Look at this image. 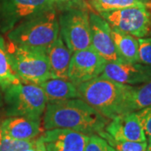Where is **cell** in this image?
<instances>
[{
  "label": "cell",
  "instance_id": "25",
  "mask_svg": "<svg viewBox=\"0 0 151 151\" xmlns=\"http://www.w3.org/2000/svg\"><path fill=\"white\" fill-rule=\"evenodd\" d=\"M147 139H151V106L136 112Z\"/></svg>",
  "mask_w": 151,
  "mask_h": 151
},
{
  "label": "cell",
  "instance_id": "4",
  "mask_svg": "<svg viewBox=\"0 0 151 151\" xmlns=\"http://www.w3.org/2000/svg\"><path fill=\"white\" fill-rule=\"evenodd\" d=\"M2 92L7 117L40 119L45 113L47 100L39 85L20 81Z\"/></svg>",
  "mask_w": 151,
  "mask_h": 151
},
{
  "label": "cell",
  "instance_id": "10",
  "mask_svg": "<svg viewBox=\"0 0 151 151\" xmlns=\"http://www.w3.org/2000/svg\"><path fill=\"white\" fill-rule=\"evenodd\" d=\"M92 48L107 62L124 61L119 57L113 42L111 29L103 17L95 13L89 14Z\"/></svg>",
  "mask_w": 151,
  "mask_h": 151
},
{
  "label": "cell",
  "instance_id": "26",
  "mask_svg": "<svg viewBox=\"0 0 151 151\" xmlns=\"http://www.w3.org/2000/svg\"><path fill=\"white\" fill-rule=\"evenodd\" d=\"M79 1L80 0H55V4H60L66 6L68 9L76 8L74 5H77L79 4Z\"/></svg>",
  "mask_w": 151,
  "mask_h": 151
},
{
  "label": "cell",
  "instance_id": "16",
  "mask_svg": "<svg viewBox=\"0 0 151 151\" xmlns=\"http://www.w3.org/2000/svg\"><path fill=\"white\" fill-rule=\"evenodd\" d=\"M39 86L43 90L47 103L73 98H81V94L77 89V86L69 80L50 78Z\"/></svg>",
  "mask_w": 151,
  "mask_h": 151
},
{
  "label": "cell",
  "instance_id": "29",
  "mask_svg": "<svg viewBox=\"0 0 151 151\" xmlns=\"http://www.w3.org/2000/svg\"><path fill=\"white\" fill-rule=\"evenodd\" d=\"M146 151H151V139H147V149Z\"/></svg>",
  "mask_w": 151,
  "mask_h": 151
},
{
  "label": "cell",
  "instance_id": "31",
  "mask_svg": "<svg viewBox=\"0 0 151 151\" xmlns=\"http://www.w3.org/2000/svg\"><path fill=\"white\" fill-rule=\"evenodd\" d=\"M25 151H35V148H32V149H29V150H27Z\"/></svg>",
  "mask_w": 151,
  "mask_h": 151
},
{
  "label": "cell",
  "instance_id": "11",
  "mask_svg": "<svg viewBox=\"0 0 151 151\" xmlns=\"http://www.w3.org/2000/svg\"><path fill=\"white\" fill-rule=\"evenodd\" d=\"M100 76L125 85L143 84L151 78V65L139 62H106Z\"/></svg>",
  "mask_w": 151,
  "mask_h": 151
},
{
  "label": "cell",
  "instance_id": "12",
  "mask_svg": "<svg viewBox=\"0 0 151 151\" xmlns=\"http://www.w3.org/2000/svg\"><path fill=\"white\" fill-rule=\"evenodd\" d=\"M104 131L118 141H147L145 133L136 112L119 115L107 124Z\"/></svg>",
  "mask_w": 151,
  "mask_h": 151
},
{
  "label": "cell",
  "instance_id": "21",
  "mask_svg": "<svg viewBox=\"0 0 151 151\" xmlns=\"http://www.w3.org/2000/svg\"><path fill=\"white\" fill-rule=\"evenodd\" d=\"M36 139L18 140L4 134L0 126V151H25L35 147Z\"/></svg>",
  "mask_w": 151,
  "mask_h": 151
},
{
  "label": "cell",
  "instance_id": "15",
  "mask_svg": "<svg viewBox=\"0 0 151 151\" xmlns=\"http://www.w3.org/2000/svg\"><path fill=\"white\" fill-rule=\"evenodd\" d=\"M52 78L68 80V71L72 53L59 35L45 50Z\"/></svg>",
  "mask_w": 151,
  "mask_h": 151
},
{
  "label": "cell",
  "instance_id": "20",
  "mask_svg": "<svg viewBox=\"0 0 151 151\" xmlns=\"http://www.w3.org/2000/svg\"><path fill=\"white\" fill-rule=\"evenodd\" d=\"M90 4L99 14L124 8L145 5L147 0H89Z\"/></svg>",
  "mask_w": 151,
  "mask_h": 151
},
{
  "label": "cell",
  "instance_id": "2",
  "mask_svg": "<svg viewBox=\"0 0 151 151\" xmlns=\"http://www.w3.org/2000/svg\"><path fill=\"white\" fill-rule=\"evenodd\" d=\"M81 98L108 119L129 113L133 86L119 83L102 76L77 86Z\"/></svg>",
  "mask_w": 151,
  "mask_h": 151
},
{
  "label": "cell",
  "instance_id": "3",
  "mask_svg": "<svg viewBox=\"0 0 151 151\" xmlns=\"http://www.w3.org/2000/svg\"><path fill=\"white\" fill-rule=\"evenodd\" d=\"M59 35V19L55 10L21 22L7 34L8 40L18 45L44 50L54 43Z\"/></svg>",
  "mask_w": 151,
  "mask_h": 151
},
{
  "label": "cell",
  "instance_id": "6",
  "mask_svg": "<svg viewBox=\"0 0 151 151\" xmlns=\"http://www.w3.org/2000/svg\"><path fill=\"white\" fill-rule=\"evenodd\" d=\"M60 35L74 53L92 47L89 14L86 9L70 8L59 18Z\"/></svg>",
  "mask_w": 151,
  "mask_h": 151
},
{
  "label": "cell",
  "instance_id": "1",
  "mask_svg": "<svg viewBox=\"0 0 151 151\" xmlns=\"http://www.w3.org/2000/svg\"><path fill=\"white\" fill-rule=\"evenodd\" d=\"M109 121L81 98L48 103L44 113L45 130L67 129L87 135L99 134Z\"/></svg>",
  "mask_w": 151,
  "mask_h": 151
},
{
  "label": "cell",
  "instance_id": "17",
  "mask_svg": "<svg viewBox=\"0 0 151 151\" xmlns=\"http://www.w3.org/2000/svg\"><path fill=\"white\" fill-rule=\"evenodd\" d=\"M111 33L119 57L126 62H139L138 39L115 28H112Z\"/></svg>",
  "mask_w": 151,
  "mask_h": 151
},
{
  "label": "cell",
  "instance_id": "19",
  "mask_svg": "<svg viewBox=\"0 0 151 151\" xmlns=\"http://www.w3.org/2000/svg\"><path fill=\"white\" fill-rule=\"evenodd\" d=\"M151 106V78L138 86H133L129 103V113L138 112Z\"/></svg>",
  "mask_w": 151,
  "mask_h": 151
},
{
  "label": "cell",
  "instance_id": "5",
  "mask_svg": "<svg viewBox=\"0 0 151 151\" xmlns=\"http://www.w3.org/2000/svg\"><path fill=\"white\" fill-rule=\"evenodd\" d=\"M11 66L19 79L24 83L40 85L52 78L45 50L6 42Z\"/></svg>",
  "mask_w": 151,
  "mask_h": 151
},
{
  "label": "cell",
  "instance_id": "27",
  "mask_svg": "<svg viewBox=\"0 0 151 151\" xmlns=\"http://www.w3.org/2000/svg\"><path fill=\"white\" fill-rule=\"evenodd\" d=\"M35 151H47L43 139L42 137H39L36 139V143H35Z\"/></svg>",
  "mask_w": 151,
  "mask_h": 151
},
{
  "label": "cell",
  "instance_id": "9",
  "mask_svg": "<svg viewBox=\"0 0 151 151\" xmlns=\"http://www.w3.org/2000/svg\"><path fill=\"white\" fill-rule=\"evenodd\" d=\"M106 62L92 47L76 51L70 59L68 80L76 86L92 80L101 75Z\"/></svg>",
  "mask_w": 151,
  "mask_h": 151
},
{
  "label": "cell",
  "instance_id": "23",
  "mask_svg": "<svg viewBox=\"0 0 151 151\" xmlns=\"http://www.w3.org/2000/svg\"><path fill=\"white\" fill-rule=\"evenodd\" d=\"M85 151H116L108 141L98 134L89 136Z\"/></svg>",
  "mask_w": 151,
  "mask_h": 151
},
{
  "label": "cell",
  "instance_id": "24",
  "mask_svg": "<svg viewBox=\"0 0 151 151\" xmlns=\"http://www.w3.org/2000/svg\"><path fill=\"white\" fill-rule=\"evenodd\" d=\"M139 63L151 65V37L138 38Z\"/></svg>",
  "mask_w": 151,
  "mask_h": 151
},
{
  "label": "cell",
  "instance_id": "18",
  "mask_svg": "<svg viewBox=\"0 0 151 151\" xmlns=\"http://www.w3.org/2000/svg\"><path fill=\"white\" fill-rule=\"evenodd\" d=\"M20 81L11 66L5 40L0 35V88L3 91Z\"/></svg>",
  "mask_w": 151,
  "mask_h": 151
},
{
  "label": "cell",
  "instance_id": "22",
  "mask_svg": "<svg viewBox=\"0 0 151 151\" xmlns=\"http://www.w3.org/2000/svg\"><path fill=\"white\" fill-rule=\"evenodd\" d=\"M98 135L103 137L113 146L116 151H146L147 141L145 142H134V141H118L113 138L103 130Z\"/></svg>",
  "mask_w": 151,
  "mask_h": 151
},
{
  "label": "cell",
  "instance_id": "7",
  "mask_svg": "<svg viewBox=\"0 0 151 151\" xmlns=\"http://www.w3.org/2000/svg\"><path fill=\"white\" fill-rule=\"evenodd\" d=\"M99 15L112 28L134 37H145L151 29V14L145 5L101 13Z\"/></svg>",
  "mask_w": 151,
  "mask_h": 151
},
{
  "label": "cell",
  "instance_id": "28",
  "mask_svg": "<svg viewBox=\"0 0 151 151\" xmlns=\"http://www.w3.org/2000/svg\"><path fill=\"white\" fill-rule=\"evenodd\" d=\"M4 106V96H3V92L0 88V108Z\"/></svg>",
  "mask_w": 151,
  "mask_h": 151
},
{
  "label": "cell",
  "instance_id": "14",
  "mask_svg": "<svg viewBox=\"0 0 151 151\" xmlns=\"http://www.w3.org/2000/svg\"><path fill=\"white\" fill-rule=\"evenodd\" d=\"M4 134L18 140H32L41 132L40 119L24 117H8L0 121Z\"/></svg>",
  "mask_w": 151,
  "mask_h": 151
},
{
  "label": "cell",
  "instance_id": "30",
  "mask_svg": "<svg viewBox=\"0 0 151 151\" xmlns=\"http://www.w3.org/2000/svg\"><path fill=\"white\" fill-rule=\"evenodd\" d=\"M145 6L149 10H151V2H147L145 4Z\"/></svg>",
  "mask_w": 151,
  "mask_h": 151
},
{
  "label": "cell",
  "instance_id": "13",
  "mask_svg": "<svg viewBox=\"0 0 151 151\" xmlns=\"http://www.w3.org/2000/svg\"><path fill=\"white\" fill-rule=\"evenodd\" d=\"M89 136L67 129L45 130L41 135L47 151H85Z\"/></svg>",
  "mask_w": 151,
  "mask_h": 151
},
{
  "label": "cell",
  "instance_id": "8",
  "mask_svg": "<svg viewBox=\"0 0 151 151\" xmlns=\"http://www.w3.org/2000/svg\"><path fill=\"white\" fill-rule=\"evenodd\" d=\"M55 0H1L4 31H10L19 23L45 12L55 10Z\"/></svg>",
  "mask_w": 151,
  "mask_h": 151
}]
</instances>
